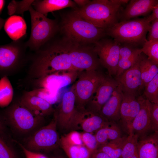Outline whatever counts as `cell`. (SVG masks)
<instances>
[{"label":"cell","instance_id":"obj_1","mask_svg":"<svg viewBox=\"0 0 158 158\" xmlns=\"http://www.w3.org/2000/svg\"><path fill=\"white\" fill-rule=\"evenodd\" d=\"M29 62L27 75L23 81L25 83L59 71L75 70L66 48L62 42H47L30 55Z\"/></svg>","mask_w":158,"mask_h":158},{"label":"cell","instance_id":"obj_2","mask_svg":"<svg viewBox=\"0 0 158 158\" xmlns=\"http://www.w3.org/2000/svg\"><path fill=\"white\" fill-rule=\"evenodd\" d=\"M127 0H93L74 11L96 26L105 30L118 22L122 6Z\"/></svg>","mask_w":158,"mask_h":158},{"label":"cell","instance_id":"obj_3","mask_svg":"<svg viewBox=\"0 0 158 158\" xmlns=\"http://www.w3.org/2000/svg\"><path fill=\"white\" fill-rule=\"evenodd\" d=\"M61 28L65 40L81 44H94L106 35L105 30L96 26L75 11L64 17Z\"/></svg>","mask_w":158,"mask_h":158},{"label":"cell","instance_id":"obj_4","mask_svg":"<svg viewBox=\"0 0 158 158\" xmlns=\"http://www.w3.org/2000/svg\"><path fill=\"white\" fill-rule=\"evenodd\" d=\"M151 22L149 16L121 21L105 29L106 34L120 44L143 45L147 40L146 35Z\"/></svg>","mask_w":158,"mask_h":158},{"label":"cell","instance_id":"obj_5","mask_svg":"<svg viewBox=\"0 0 158 158\" xmlns=\"http://www.w3.org/2000/svg\"><path fill=\"white\" fill-rule=\"evenodd\" d=\"M22 39L0 45L1 78L15 74L29 62L28 49Z\"/></svg>","mask_w":158,"mask_h":158},{"label":"cell","instance_id":"obj_6","mask_svg":"<svg viewBox=\"0 0 158 158\" xmlns=\"http://www.w3.org/2000/svg\"><path fill=\"white\" fill-rule=\"evenodd\" d=\"M31 21L30 37L26 43L28 49L33 52L53 38L59 26L56 21L47 18L37 11L31 6L30 8Z\"/></svg>","mask_w":158,"mask_h":158},{"label":"cell","instance_id":"obj_7","mask_svg":"<svg viewBox=\"0 0 158 158\" xmlns=\"http://www.w3.org/2000/svg\"><path fill=\"white\" fill-rule=\"evenodd\" d=\"M3 112L4 117L11 127L23 134L39 129L44 117L36 115L20 102L19 99L14 101Z\"/></svg>","mask_w":158,"mask_h":158},{"label":"cell","instance_id":"obj_8","mask_svg":"<svg viewBox=\"0 0 158 158\" xmlns=\"http://www.w3.org/2000/svg\"><path fill=\"white\" fill-rule=\"evenodd\" d=\"M106 76L100 70L79 71L71 89L75 97L76 108H84Z\"/></svg>","mask_w":158,"mask_h":158},{"label":"cell","instance_id":"obj_9","mask_svg":"<svg viewBox=\"0 0 158 158\" xmlns=\"http://www.w3.org/2000/svg\"><path fill=\"white\" fill-rule=\"evenodd\" d=\"M74 68L79 71L100 70L101 65L94 46L63 41Z\"/></svg>","mask_w":158,"mask_h":158},{"label":"cell","instance_id":"obj_10","mask_svg":"<svg viewBox=\"0 0 158 158\" xmlns=\"http://www.w3.org/2000/svg\"><path fill=\"white\" fill-rule=\"evenodd\" d=\"M56 121L53 118L48 125L36 130L26 140V148L38 152L50 151L60 145V139L57 131Z\"/></svg>","mask_w":158,"mask_h":158},{"label":"cell","instance_id":"obj_11","mask_svg":"<svg viewBox=\"0 0 158 158\" xmlns=\"http://www.w3.org/2000/svg\"><path fill=\"white\" fill-rule=\"evenodd\" d=\"M94 44V51L101 65L107 69L109 76H115L121 44L113 39L102 38Z\"/></svg>","mask_w":158,"mask_h":158},{"label":"cell","instance_id":"obj_12","mask_svg":"<svg viewBox=\"0 0 158 158\" xmlns=\"http://www.w3.org/2000/svg\"><path fill=\"white\" fill-rule=\"evenodd\" d=\"M75 110V97L70 90L64 94L53 113L57 128L64 134L74 130Z\"/></svg>","mask_w":158,"mask_h":158},{"label":"cell","instance_id":"obj_13","mask_svg":"<svg viewBox=\"0 0 158 158\" xmlns=\"http://www.w3.org/2000/svg\"><path fill=\"white\" fill-rule=\"evenodd\" d=\"M79 72L75 70H60L34 80L28 84L32 87V90L43 88L59 92L61 89L74 83Z\"/></svg>","mask_w":158,"mask_h":158},{"label":"cell","instance_id":"obj_14","mask_svg":"<svg viewBox=\"0 0 158 158\" xmlns=\"http://www.w3.org/2000/svg\"><path fill=\"white\" fill-rule=\"evenodd\" d=\"M111 122L99 113L89 111L84 108H75L74 130L81 129L83 132L93 133Z\"/></svg>","mask_w":158,"mask_h":158},{"label":"cell","instance_id":"obj_15","mask_svg":"<svg viewBox=\"0 0 158 158\" xmlns=\"http://www.w3.org/2000/svg\"><path fill=\"white\" fill-rule=\"evenodd\" d=\"M118 85L115 78L108 75L106 76L91 99L85 105L84 109L89 111L99 114L102 107Z\"/></svg>","mask_w":158,"mask_h":158},{"label":"cell","instance_id":"obj_16","mask_svg":"<svg viewBox=\"0 0 158 158\" xmlns=\"http://www.w3.org/2000/svg\"><path fill=\"white\" fill-rule=\"evenodd\" d=\"M19 100L22 105L37 115L44 117L54 111L52 105L42 97L39 89L24 91Z\"/></svg>","mask_w":158,"mask_h":158},{"label":"cell","instance_id":"obj_17","mask_svg":"<svg viewBox=\"0 0 158 158\" xmlns=\"http://www.w3.org/2000/svg\"><path fill=\"white\" fill-rule=\"evenodd\" d=\"M141 53L137 61L131 67L124 71L118 78H115L123 93L137 97L142 90L140 68Z\"/></svg>","mask_w":158,"mask_h":158},{"label":"cell","instance_id":"obj_18","mask_svg":"<svg viewBox=\"0 0 158 158\" xmlns=\"http://www.w3.org/2000/svg\"><path fill=\"white\" fill-rule=\"evenodd\" d=\"M137 98L140 108L132 123L129 134L137 135L139 138L147 135L148 133L152 130L150 120L151 103L142 96H140Z\"/></svg>","mask_w":158,"mask_h":158},{"label":"cell","instance_id":"obj_19","mask_svg":"<svg viewBox=\"0 0 158 158\" xmlns=\"http://www.w3.org/2000/svg\"><path fill=\"white\" fill-rule=\"evenodd\" d=\"M123 94L120 108V120L124 130L128 134L132 123L140 111V104L135 96Z\"/></svg>","mask_w":158,"mask_h":158},{"label":"cell","instance_id":"obj_20","mask_svg":"<svg viewBox=\"0 0 158 158\" xmlns=\"http://www.w3.org/2000/svg\"><path fill=\"white\" fill-rule=\"evenodd\" d=\"M158 4L157 0H131L126 8L120 12L121 21L131 19L138 16L146 15L152 11Z\"/></svg>","mask_w":158,"mask_h":158},{"label":"cell","instance_id":"obj_21","mask_svg":"<svg viewBox=\"0 0 158 158\" xmlns=\"http://www.w3.org/2000/svg\"><path fill=\"white\" fill-rule=\"evenodd\" d=\"M123 95L118 85L101 109L99 114L108 121L115 123L120 120V108Z\"/></svg>","mask_w":158,"mask_h":158},{"label":"cell","instance_id":"obj_22","mask_svg":"<svg viewBox=\"0 0 158 158\" xmlns=\"http://www.w3.org/2000/svg\"><path fill=\"white\" fill-rule=\"evenodd\" d=\"M140 49L124 44L121 45L117 70L115 78H118L137 61L140 54Z\"/></svg>","mask_w":158,"mask_h":158},{"label":"cell","instance_id":"obj_23","mask_svg":"<svg viewBox=\"0 0 158 158\" xmlns=\"http://www.w3.org/2000/svg\"><path fill=\"white\" fill-rule=\"evenodd\" d=\"M158 131L139 138L137 144L138 158H158Z\"/></svg>","mask_w":158,"mask_h":158},{"label":"cell","instance_id":"obj_24","mask_svg":"<svg viewBox=\"0 0 158 158\" xmlns=\"http://www.w3.org/2000/svg\"><path fill=\"white\" fill-rule=\"evenodd\" d=\"M4 26L6 32L13 41L22 38L26 33V22L22 17L19 16H11L6 20Z\"/></svg>","mask_w":158,"mask_h":158},{"label":"cell","instance_id":"obj_25","mask_svg":"<svg viewBox=\"0 0 158 158\" xmlns=\"http://www.w3.org/2000/svg\"><path fill=\"white\" fill-rule=\"evenodd\" d=\"M75 6V3L70 0H37L32 4L34 10L45 16L50 12Z\"/></svg>","mask_w":158,"mask_h":158},{"label":"cell","instance_id":"obj_26","mask_svg":"<svg viewBox=\"0 0 158 158\" xmlns=\"http://www.w3.org/2000/svg\"><path fill=\"white\" fill-rule=\"evenodd\" d=\"M94 135L99 147L122 137L120 129L113 122H111L97 130Z\"/></svg>","mask_w":158,"mask_h":158},{"label":"cell","instance_id":"obj_27","mask_svg":"<svg viewBox=\"0 0 158 158\" xmlns=\"http://www.w3.org/2000/svg\"><path fill=\"white\" fill-rule=\"evenodd\" d=\"M140 68L142 80V89L158 74V65L149 59L142 53L140 62Z\"/></svg>","mask_w":158,"mask_h":158},{"label":"cell","instance_id":"obj_28","mask_svg":"<svg viewBox=\"0 0 158 158\" xmlns=\"http://www.w3.org/2000/svg\"><path fill=\"white\" fill-rule=\"evenodd\" d=\"M126 137L127 136H122L101 145L97 151L103 152L111 158H120Z\"/></svg>","mask_w":158,"mask_h":158},{"label":"cell","instance_id":"obj_29","mask_svg":"<svg viewBox=\"0 0 158 158\" xmlns=\"http://www.w3.org/2000/svg\"><path fill=\"white\" fill-rule=\"evenodd\" d=\"M60 145L68 158H91L92 154L84 145H72L60 138Z\"/></svg>","mask_w":158,"mask_h":158},{"label":"cell","instance_id":"obj_30","mask_svg":"<svg viewBox=\"0 0 158 158\" xmlns=\"http://www.w3.org/2000/svg\"><path fill=\"white\" fill-rule=\"evenodd\" d=\"M13 90L8 77L0 79V107H8L13 100Z\"/></svg>","mask_w":158,"mask_h":158},{"label":"cell","instance_id":"obj_31","mask_svg":"<svg viewBox=\"0 0 158 158\" xmlns=\"http://www.w3.org/2000/svg\"><path fill=\"white\" fill-rule=\"evenodd\" d=\"M139 137L137 135L130 133L127 136L120 158H138L137 144Z\"/></svg>","mask_w":158,"mask_h":158},{"label":"cell","instance_id":"obj_32","mask_svg":"<svg viewBox=\"0 0 158 158\" xmlns=\"http://www.w3.org/2000/svg\"><path fill=\"white\" fill-rule=\"evenodd\" d=\"M34 0H22L17 1L12 0L7 6L8 13L11 16L15 14L23 16L24 13L28 11Z\"/></svg>","mask_w":158,"mask_h":158},{"label":"cell","instance_id":"obj_33","mask_svg":"<svg viewBox=\"0 0 158 158\" xmlns=\"http://www.w3.org/2000/svg\"><path fill=\"white\" fill-rule=\"evenodd\" d=\"M144 88L143 97L151 103H158V74Z\"/></svg>","mask_w":158,"mask_h":158},{"label":"cell","instance_id":"obj_34","mask_svg":"<svg viewBox=\"0 0 158 158\" xmlns=\"http://www.w3.org/2000/svg\"><path fill=\"white\" fill-rule=\"evenodd\" d=\"M140 49L141 52L155 64H158V40H147Z\"/></svg>","mask_w":158,"mask_h":158},{"label":"cell","instance_id":"obj_35","mask_svg":"<svg viewBox=\"0 0 158 158\" xmlns=\"http://www.w3.org/2000/svg\"><path fill=\"white\" fill-rule=\"evenodd\" d=\"M84 145L89 150L92 155L95 152L99 145L93 133L83 132L80 133Z\"/></svg>","mask_w":158,"mask_h":158},{"label":"cell","instance_id":"obj_36","mask_svg":"<svg viewBox=\"0 0 158 158\" xmlns=\"http://www.w3.org/2000/svg\"><path fill=\"white\" fill-rule=\"evenodd\" d=\"M61 138L67 143L72 145H84L81 133L77 130H73L62 135Z\"/></svg>","mask_w":158,"mask_h":158},{"label":"cell","instance_id":"obj_37","mask_svg":"<svg viewBox=\"0 0 158 158\" xmlns=\"http://www.w3.org/2000/svg\"><path fill=\"white\" fill-rule=\"evenodd\" d=\"M0 158H17L15 152L0 137Z\"/></svg>","mask_w":158,"mask_h":158},{"label":"cell","instance_id":"obj_38","mask_svg":"<svg viewBox=\"0 0 158 158\" xmlns=\"http://www.w3.org/2000/svg\"><path fill=\"white\" fill-rule=\"evenodd\" d=\"M150 120L152 130L154 132L158 131V103H151Z\"/></svg>","mask_w":158,"mask_h":158},{"label":"cell","instance_id":"obj_39","mask_svg":"<svg viewBox=\"0 0 158 158\" xmlns=\"http://www.w3.org/2000/svg\"><path fill=\"white\" fill-rule=\"evenodd\" d=\"M148 32L147 40H158V19L151 23Z\"/></svg>","mask_w":158,"mask_h":158},{"label":"cell","instance_id":"obj_40","mask_svg":"<svg viewBox=\"0 0 158 158\" xmlns=\"http://www.w3.org/2000/svg\"><path fill=\"white\" fill-rule=\"evenodd\" d=\"M18 144L23 150L26 158H48L42 154L29 150L20 143Z\"/></svg>","mask_w":158,"mask_h":158},{"label":"cell","instance_id":"obj_41","mask_svg":"<svg viewBox=\"0 0 158 158\" xmlns=\"http://www.w3.org/2000/svg\"><path fill=\"white\" fill-rule=\"evenodd\" d=\"M91 158H111L106 153L97 151L91 156Z\"/></svg>","mask_w":158,"mask_h":158},{"label":"cell","instance_id":"obj_42","mask_svg":"<svg viewBox=\"0 0 158 158\" xmlns=\"http://www.w3.org/2000/svg\"><path fill=\"white\" fill-rule=\"evenodd\" d=\"M152 11V13L149 15L152 22L155 20L158 19V4L154 7Z\"/></svg>","mask_w":158,"mask_h":158},{"label":"cell","instance_id":"obj_43","mask_svg":"<svg viewBox=\"0 0 158 158\" xmlns=\"http://www.w3.org/2000/svg\"><path fill=\"white\" fill-rule=\"evenodd\" d=\"M73 1L80 7H82L86 6L87 4L90 0H74Z\"/></svg>","mask_w":158,"mask_h":158},{"label":"cell","instance_id":"obj_44","mask_svg":"<svg viewBox=\"0 0 158 158\" xmlns=\"http://www.w3.org/2000/svg\"><path fill=\"white\" fill-rule=\"evenodd\" d=\"M2 115L0 114V134L4 133L5 130V127L3 122Z\"/></svg>","mask_w":158,"mask_h":158},{"label":"cell","instance_id":"obj_45","mask_svg":"<svg viewBox=\"0 0 158 158\" xmlns=\"http://www.w3.org/2000/svg\"><path fill=\"white\" fill-rule=\"evenodd\" d=\"M6 20L0 17V31L4 26Z\"/></svg>","mask_w":158,"mask_h":158},{"label":"cell","instance_id":"obj_46","mask_svg":"<svg viewBox=\"0 0 158 158\" xmlns=\"http://www.w3.org/2000/svg\"><path fill=\"white\" fill-rule=\"evenodd\" d=\"M5 2V1L4 0H0V13L1 11L4 7Z\"/></svg>","mask_w":158,"mask_h":158}]
</instances>
